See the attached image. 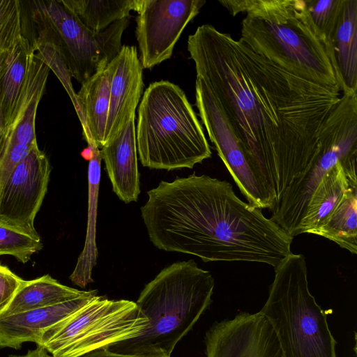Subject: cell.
Here are the masks:
<instances>
[{"instance_id": "obj_1", "label": "cell", "mask_w": 357, "mask_h": 357, "mask_svg": "<svg viewBox=\"0 0 357 357\" xmlns=\"http://www.w3.org/2000/svg\"><path fill=\"white\" fill-rule=\"evenodd\" d=\"M187 48L196 77L219 101L275 208L314 155L340 88L288 73L208 24L188 36Z\"/></svg>"}, {"instance_id": "obj_2", "label": "cell", "mask_w": 357, "mask_h": 357, "mask_svg": "<svg viewBox=\"0 0 357 357\" xmlns=\"http://www.w3.org/2000/svg\"><path fill=\"white\" fill-rule=\"evenodd\" d=\"M141 207L150 241L159 250L203 261H243L274 268L293 238L261 209L241 200L227 181L195 173L161 181Z\"/></svg>"}, {"instance_id": "obj_3", "label": "cell", "mask_w": 357, "mask_h": 357, "mask_svg": "<svg viewBox=\"0 0 357 357\" xmlns=\"http://www.w3.org/2000/svg\"><path fill=\"white\" fill-rule=\"evenodd\" d=\"M219 3L233 16L245 13L240 39L256 53L301 78L339 87L326 45L312 21L305 0H222Z\"/></svg>"}, {"instance_id": "obj_4", "label": "cell", "mask_w": 357, "mask_h": 357, "mask_svg": "<svg viewBox=\"0 0 357 357\" xmlns=\"http://www.w3.org/2000/svg\"><path fill=\"white\" fill-rule=\"evenodd\" d=\"M214 279L193 260L162 269L141 291L136 304L148 319L135 337L107 347L111 352L170 357L212 302Z\"/></svg>"}, {"instance_id": "obj_5", "label": "cell", "mask_w": 357, "mask_h": 357, "mask_svg": "<svg viewBox=\"0 0 357 357\" xmlns=\"http://www.w3.org/2000/svg\"><path fill=\"white\" fill-rule=\"evenodd\" d=\"M135 133L139 159L151 169H192L212 155L184 91L169 81L154 82L146 89Z\"/></svg>"}, {"instance_id": "obj_6", "label": "cell", "mask_w": 357, "mask_h": 357, "mask_svg": "<svg viewBox=\"0 0 357 357\" xmlns=\"http://www.w3.org/2000/svg\"><path fill=\"white\" fill-rule=\"evenodd\" d=\"M274 268V280L259 312L271 326L283 357H337L327 314L308 287L305 257L292 252Z\"/></svg>"}, {"instance_id": "obj_7", "label": "cell", "mask_w": 357, "mask_h": 357, "mask_svg": "<svg viewBox=\"0 0 357 357\" xmlns=\"http://www.w3.org/2000/svg\"><path fill=\"white\" fill-rule=\"evenodd\" d=\"M22 32L31 46L53 47L70 76L81 84L115 59L130 23V18H123L94 33L61 0L22 1Z\"/></svg>"}, {"instance_id": "obj_8", "label": "cell", "mask_w": 357, "mask_h": 357, "mask_svg": "<svg viewBox=\"0 0 357 357\" xmlns=\"http://www.w3.org/2000/svg\"><path fill=\"white\" fill-rule=\"evenodd\" d=\"M356 160L357 93H342L321 126L314 155L288 185L270 218L291 237L296 236L320 181L337 162L356 169Z\"/></svg>"}, {"instance_id": "obj_9", "label": "cell", "mask_w": 357, "mask_h": 357, "mask_svg": "<svg viewBox=\"0 0 357 357\" xmlns=\"http://www.w3.org/2000/svg\"><path fill=\"white\" fill-rule=\"evenodd\" d=\"M147 323L135 302L96 295L47 330L37 346L43 347L52 357H81L135 337Z\"/></svg>"}, {"instance_id": "obj_10", "label": "cell", "mask_w": 357, "mask_h": 357, "mask_svg": "<svg viewBox=\"0 0 357 357\" xmlns=\"http://www.w3.org/2000/svg\"><path fill=\"white\" fill-rule=\"evenodd\" d=\"M195 104L218 155L248 204L273 211L275 203L235 135L219 101L202 79L196 77Z\"/></svg>"}, {"instance_id": "obj_11", "label": "cell", "mask_w": 357, "mask_h": 357, "mask_svg": "<svg viewBox=\"0 0 357 357\" xmlns=\"http://www.w3.org/2000/svg\"><path fill=\"white\" fill-rule=\"evenodd\" d=\"M205 0H137L135 35L143 68L169 59L187 24Z\"/></svg>"}, {"instance_id": "obj_12", "label": "cell", "mask_w": 357, "mask_h": 357, "mask_svg": "<svg viewBox=\"0 0 357 357\" xmlns=\"http://www.w3.org/2000/svg\"><path fill=\"white\" fill-rule=\"evenodd\" d=\"M51 166L34 146L19 162L0 190V222L40 240L34 220L47 190Z\"/></svg>"}, {"instance_id": "obj_13", "label": "cell", "mask_w": 357, "mask_h": 357, "mask_svg": "<svg viewBox=\"0 0 357 357\" xmlns=\"http://www.w3.org/2000/svg\"><path fill=\"white\" fill-rule=\"evenodd\" d=\"M204 342L207 357H283L271 326L259 312H242L215 323Z\"/></svg>"}, {"instance_id": "obj_14", "label": "cell", "mask_w": 357, "mask_h": 357, "mask_svg": "<svg viewBox=\"0 0 357 357\" xmlns=\"http://www.w3.org/2000/svg\"><path fill=\"white\" fill-rule=\"evenodd\" d=\"M113 63L104 145L116 137L135 116L144 87L143 68L135 46L122 45Z\"/></svg>"}, {"instance_id": "obj_15", "label": "cell", "mask_w": 357, "mask_h": 357, "mask_svg": "<svg viewBox=\"0 0 357 357\" xmlns=\"http://www.w3.org/2000/svg\"><path fill=\"white\" fill-rule=\"evenodd\" d=\"M98 295L96 289L52 306L0 317V348L20 349L22 343L38 344L50 328L70 317Z\"/></svg>"}, {"instance_id": "obj_16", "label": "cell", "mask_w": 357, "mask_h": 357, "mask_svg": "<svg viewBox=\"0 0 357 357\" xmlns=\"http://www.w3.org/2000/svg\"><path fill=\"white\" fill-rule=\"evenodd\" d=\"M135 121L133 116L100 150L112 190L126 204L137 202L140 192Z\"/></svg>"}, {"instance_id": "obj_17", "label": "cell", "mask_w": 357, "mask_h": 357, "mask_svg": "<svg viewBox=\"0 0 357 357\" xmlns=\"http://www.w3.org/2000/svg\"><path fill=\"white\" fill-rule=\"evenodd\" d=\"M114 73L113 61L81 84L76 93L75 110L88 145H104L109 93Z\"/></svg>"}, {"instance_id": "obj_18", "label": "cell", "mask_w": 357, "mask_h": 357, "mask_svg": "<svg viewBox=\"0 0 357 357\" xmlns=\"http://www.w3.org/2000/svg\"><path fill=\"white\" fill-rule=\"evenodd\" d=\"M330 60L340 91L357 93V0H344Z\"/></svg>"}, {"instance_id": "obj_19", "label": "cell", "mask_w": 357, "mask_h": 357, "mask_svg": "<svg viewBox=\"0 0 357 357\" xmlns=\"http://www.w3.org/2000/svg\"><path fill=\"white\" fill-rule=\"evenodd\" d=\"M351 185H357L356 169L337 162L311 196L296 236L304 233L317 235Z\"/></svg>"}, {"instance_id": "obj_20", "label": "cell", "mask_w": 357, "mask_h": 357, "mask_svg": "<svg viewBox=\"0 0 357 357\" xmlns=\"http://www.w3.org/2000/svg\"><path fill=\"white\" fill-rule=\"evenodd\" d=\"M89 146L92 147V153L86 159L89 160V198L86 239L83 250L70 275L72 283L82 288H85L88 284L93 282L92 271L96 265L98 254L96 243V227L102 156L100 149L96 144Z\"/></svg>"}, {"instance_id": "obj_21", "label": "cell", "mask_w": 357, "mask_h": 357, "mask_svg": "<svg viewBox=\"0 0 357 357\" xmlns=\"http://www.w3.org/2000/svg\"><path fill=\"white\" fill-rule=\"evenodd\" d=\"M31 51L29 40L22 35L10 50L1 77V112L6 137L18 111Z\"/></svg>"}, {"instance_id": "obj_22", "label": "cell", "mask_w": 357, "mask_h": 357, "mask_svg": "<svg viewBox=\"0 0 357 357\" xmlns=\"http://www.w3.org/2000/svg\"><path fill=\"white\" fill-rule=\"evenodd\" d=\"M86 291L62 284L50 275L24 280L9 306L0 317L52 306L78 298Z\"/></svg>"}, {"instance_id": "obj_23", "label": "cell", "mask_w": 357, "mask_h": 357, "mask_svg": "<svg viewBox=\"0 0 357 357\" xmlns=\"http://www.w3.org/2000/svg\"><path fill=\"white\" fill-rule=\"evenodd\" d=\"M88 29L98 33L115 22L130 18L137 0H61Z\"/></svg>"}, {"instance_id": "obj_24", "label": "cell", "mask_w": 357, "mask_h": 357, "mask_svg": "<svg viewBox=\"0 0 357 357\" xmlns=\"http://www.w3.org/2000/svg\"><path fill=\"white\" fill-rule=\"evenodd\" d=\"M357 185H351L317 235L357 254Z\"/></svg>"}, {"instance_id": "obj_25", "label": "cell", "mask_w": 357, "mask_h": 357, "mask_svg": "<svg viewBox=\"0 0 357 357\" xmlns=\"http://www.w3.org/2000/svg\"><path fill=\"white\" fill-rule=\"evenodd\" d=\"M344 0H305L312 21L326 45L330 59L331 46L335 35Z\"/></svg>"}, {"instance_id": "obj_26", "label": "cell", "mask_w": 357, "mask_h": 357, "mask_svg": "<svg viewBox=\"0 0 357 357\" xmlns=\"http://www.w3.org/2000/svg\"><path fill=\"white\" fill-rule=\"evenodd\" d=\"M43 246L40 240L0 222V256L10 255L24 264Z\"/></svg>"}, {"instance_id": "obj_27", "label": "cell", "mask_w": 357, "mask_h": 357, "mask_svg": "<svg viewBox=\"0 0 357 357\" xmlns=\"http://www.w3.org/2000/svg\"><path fill=\"white\" fill-rule=\"evenodd\" d=\"M22 35V1L0 0V53L10 50Z\"/></svg>"}, {"instance_id": "obj_28", "label": "cell", "mask_w": 357, "mask_h": 357, "mask_svg": "<svg viewBox=\"0 0 357 357\" xmlns=\"http://www.w3.org/2000/svg\"><path fill=\"white\" fill-rule=\"evenodd\" d=\"M24 280L0 264V314L8 308Z\"/></svg>"}, {"instance_id": "obj_29", "label": "cell", "mask_w": 357, "mask_h": 357, "mask_svg": "<svg viewBox=\"0 0 357 357\" xmlns=\"http://www.w3.org/2000/svg\"><path fill=\"white\" fill-rule=\"evenodd\" d=\"M10 50L3 52L0 53V80H1V77L2 75L3 71L4 70V68L7 63L8 57ZM6 140H7L6 132V130L4 128L3 116H2V112H1V91H0V160L2 158L4 151H5Z\"/></svg>"}, {"instance_id": "obj_30", "label": "cell", "mask_w": 357, "mask_h": 357, "mask_svg": "<svg viewBox=\"0 0 357 357\" xmlns=\"http://www.w3.org/2000/svg\"><path fill=\"white\" fill-rule=\"evenodd\" d=\"M81 357H167L165 356L153 355H130L111 352L105 349H98L85 354Z\"/></svg>"}, {"instance_id": "obj_31", "label": "cell", "mask_w": 357, "mask_h": 357, "mask_svg": "<svg viewBox=\"0 0 357 357\" xmlns=\"http://www.w3.org/2000/svg\"><path fill=\"white\" fill-rule=\"evenodd\" d=\"M9 357H52L48 352L42 347L37 346L35 349L29 350L25 355L16 356L10 355Z\"/></svg>"}]
</instances>
